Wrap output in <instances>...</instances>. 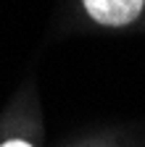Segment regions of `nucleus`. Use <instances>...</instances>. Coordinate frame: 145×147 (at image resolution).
Segmentation results:
<instances>
[{"label":"nucleus","instance_id":"f03ea898","mask_svg":"<svg viewBox=\"0 0 145 147\" xmlns=\"http://www.w3.org/2000/svg\"><path fill=\"white\" fill-rule=\"evenodd\" d=\"M0 147H32V144H27V142H5V144H0Z\"/></svg>","mask_w":145,"mask_h":147},{"label":"nucleus","instance_id":"f257e3e1","mask_svg":"<svg viewBox=\"0 0 145 147\" xmlns=\"http://www.w3.org/2000/svg\"><path fill=\"white\" fill-rule=\"evenodd\" d=\"M84 11L106 26H124L140 16L145 0H82Z\"/></svg>","mask_w":145,"mask_h":147}]
</instances>
